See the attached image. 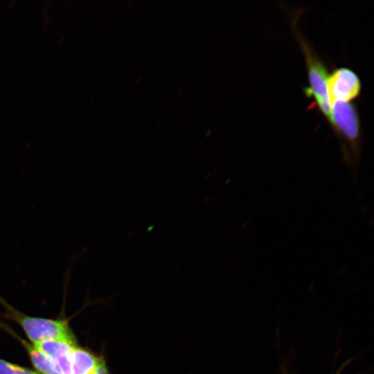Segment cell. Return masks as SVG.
Here are the masks:
<instances>
[{
    "mask_svg": "<svg viewBox=\"0 0 374 374\" xmlns=\"http://www.w3.org/2000/svg\"><path fill=\"white\" fill-rule=\"evenodd\" d=\"M297 35L304 53L308 72L309 85L304 88V93L308 98L313 100L312 107H317L329 123L330 105L327 90V80L329 75L328 69L305 39L301 38L299 33Z\"/></svg>",
    "mask_w": 374,
    "mask_h": 374,
    "instance_id": "obj_1",
    "label": "cell"
},
{
    "mask_svg": "<svg viewBox=\"0 0 374 374\" xmlns=\"http://www.w3.org/2000/svg\"><path fill=\"white\" fill-rule=\"evenodd\" d=\"M10 312L11 317L19 323L33 344L56 340L77 345L75 337L65 320L32 317L13 310Z\"/></svg>",
    "mask_w": 374,
    "mask_h": 374,
    "instance_id": "obj_2",
    "label": "cell"
},
{
    "mask_svg": "<svg viewBox=\"0 0 374 374\" xmlns=\"http://www.w3.org/2000/svg\"><path fill=\"white\" fill-rule=\"evenodd\" d=\"M329 123L335 132L345 141L355 155L358 154L361 126L357 109L353 103L337 102L330 107Z\"/></svg>",
    "mask_w": 374,
    "mask_h": 374,
    "instance_id": "obj_3",
    "label": "cell"
},
{
    "mask_svg": "<svg viewBox=\"0 0 374 374\" xmlns=\"http://www.w3.org/2000/svg\"><path fill=\"white\" fill-rule=\"evenodd\" d=\"M327 90L330 107L337 102L350 103L360 95L362 82L352 69L339 67L329 74Z\"/></svg>",
    "mask_w": 374,
    "mask_h": 374,
    "instance_id": "obj_4",
    "label": "cell"
},
{
    "mask_svg": "<svg viewBox=\"0 0 374 374\" xmlns=\"http://www.w3.org/2000/svg\"><path fill=\"white\" fill-rule=\"evenodd\" d=\"M33 346L53 359L63 374H71L70 353L72 348L76 345L56 340H46L34 344Z\"/></svg>",
    "mask_w": 374,
    "mask_h": 374,
    "instance_id": "obj_5",
    "label": "cell"
},
{
    "mask_svg": "<svg viewBox=\"0 0 374 374\" xmlns=\"http://www.w3.org/2000/svg\"><path fill=\"white\" fill-rule=\"evenodd\" d=\"M103 358L76 345L70 353L71 374H93Z\"/></svg>",
    "mask_w": 374,
    "mask_h": 374,
    "instance_id": "obj_6",
    "label": "cell"
},
{
    "mask_svg": "<svg viewBox=\"0 0 374 374\" xmlns=\"http://www.w3.org/2000/svg\"><path fill=\"white\" fill-rule=\"evenodd\" d=\"M17 338L26 349L31 362L39 374H63L57 364L53 359L21 338L18 337Z\"/></svg>",
    "mask_w": 374,
    "mask_h": 374,
    "instance_id": "obj_7",
    "label": "cell"
},
{
    "mask_svg": "<svg viewBox=\"0 0 374 374\" xmlns=\"http://www.w3.org/2000/svg\"><path fill=\"white\" fill-rule=\"evenodd\" d=\"M0 374H39L28 368L0 359Z\"/></svg>",
    "mask_w": 374,
    "mask_h": 374,
    "instance_id": "obj_8",
    "label": "cell"
},
{
    "mask_svg": "<svg viewBox=\"0 0 374 374\" xmlns=\"http://www.w3.org/2000/svg\"><path fill=\"white\" fill-rule=\"evenodd\" d=\"M93 374H110L105 357L102 359Z\"/></svg>",
    "mask_w": 374,
    "mask_h": 374,
    "instance_id": "obj_9",
    "label": "cell"
}]
</instances>
